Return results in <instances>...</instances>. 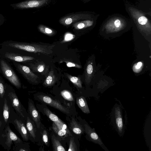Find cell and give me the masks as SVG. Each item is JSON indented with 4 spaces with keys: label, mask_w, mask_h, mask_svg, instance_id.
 <instances>
[{
    "label": "cell",
    "mask_w": 151,
    "mask_h": 151,
    "mask_svg": "<svg viewBox=\"0 0 151 151\" xmlns=\"http://www.w3.org/2000/svg\"><path fill=\"white\" fill-rule=\"evenodd\" d=\"M130 25V19L121 14H115L109 16L104 20L102 27L108 31H117Z\"/></svg>",
    "instance_id": "6da1fadb"
},
{
    "label": "cell",
    "mask_w": 151,
    "mask_h": 151,
    "mask_svg": "<svg viewBox=\"0 0 151 151\" xmlns=\"http://www.w3.org/2000/svg\"><path fill=\"white\" fill-rule=\"evenodd\" d=\"M8 45L13 48L29 52L41 53L45 54L52 53L53 52L52 49L55 46V45H49L14 41L10 42L8 43Z\"/></svg>",
    "instance_id": "7a4b0ae2"
},
{
    "label": "cell",
    "mask_w": 151,
    "mask_h": 151,
    "mask_svg": "<svg viewBox=\"0 0 151 151\" xmlns=\"http://www.w3.org/2000/svg\"><path fill=\"white\" fill-rule=\"evenodd\" d=\"M99 14L94 12H85L81 13L72 14L61 18L59 22L65 26L75 22L81 19H87L99 17Z\"/></svg>",
    "instance_id": "3957f363"
},
{
    "label": "cell",
    "mask_w": 151,
    "mask_h": 151,
    "mask_svg": "<svg viewBox=\"0 0 151 151\" xmlns=\"http://www.w3.org/2000/svg\"><path fill=\"white\" fill-rule=\"evenodd\" d=\"M0 65L2 72L6 78L16 88H20L21 84L19 78L8 63L2 59L0 60Z\"/></svg>",
    "instance_id": "277c9868"
},
{
    "label": "cell",
    "mask_w": 151,
    "mask_h": 151,
    "mask_svg": "<svg viewBox=\"0 0 151 151\" xmlns=\"http://www.w3.org/2000/svg\"><path fill=\"white\" fill-rule=\"evenodd\" d=\"M112 122L120 136L124 134V129L122 109L120 106L116 104L111 112Z\"/></svg>",
    "instance_id": "5b68a950"
},
{
    "label": "cell",
    "mask_w": 151,
    "mask_h": 151,
    "mask_svg": "<svg viewBox=\"0 0 151 151\" xmlns=\"http://www.w3.org/2000/svg\"><path fill=\"white\" fill-rule=\"evenodd\" d=\"M48 0H26L10 6L14 9H24L40 7L47 3Z\"/></svg>",
    "instance_id": "8992f818"
},
{
    "label": "cell",
    "mask_w": 151,
    "mask_h": 151,
    "mask_svg": "<svg viewBox=\"0 0 151 151\" xmlns=\"http://www.w3.org/2000/svg\"><path fill=\"white\" fill-rule=\"evenodd\" d=\"M84 128L85 132L86 133L89 141L99 145L105 151H109L96 133L94 128H91L87 123L84 124Z\"/></svg>",
    "instance_id": "52a82bcc"
},
{
    "label": "cell",
    "mask_w": 151,
    "mask_h": 151,
    "mask_svg": "<svg viewBox=\"0 0 151 151\" xmlns=\"http://www.w3.org/2000/svg\"><path fill=\"white\" fill-rule=\"evenodd\" d=\"M14 65L18 70L29 82L32 83H37L38 76L34 74L29 67L19 63H15Z\"/></svg>",
    "instance_id": "ba28073f"
},
{
    "label": "cell",
    "mask_w": 151,
    "mask_h": 151,
    "mask_svg": "<svg viewBox=\"0 0 151 151\" xmlns=\"http://www.w3.org/2000/svg\"><path fill=\"white\" fill-rule=\"evenodd\" d=\"M37 97L42 102L59 110L65 114H69L70 113V111L67 108L62 105L59 102L53 99L49 96L40 95L38 96Z\"/></svg>",
    "instance_id": "9c48e42d"
},
{
    "label": "cell",
    "mask_w": 151,
    "mask_h": 151,
    "mask_svg": "<svg viewBox=\"0 0 151 151\" xmlns=\"http://www.w3.org/2000/svg\"><path fill=\"white\" fill-rule=\"evenodd\" d=\"M8 96L10 100L13 107L17 114L20 117L24 118V108L15 93L13 91H10L8 93Z\"/></svg>",
    "instance_id": "30bf717a"
},
{
    "label": "cell",
    "mask_w": 151,
    "mask_h": 151,
    "mask_svg": "<svg viewBox=\"0 0 151 151\" xmlns=\"http://www.w3.org/2000/svg\"><path fill=\"white\" fill-rule=\"evenodd\" d=\"M5 131V143L9 149L13 143L15 144L23 142L22 140L12 130L8 125L6 127Z\"/></svg>",
    "instance_id": "8fae6325"
},
{
    "label": "cell",
    "mask_w": 151,
    "mask_h": 151,
    "mask_svg": "<svg viewBox=\"0 0 151 151\" xmlns=\"http://www.w3.org/2000/svg\"><path fill=\"white\" fill-rule=\"evenodd\" d=\"M12 123L20 134L23 139L25 141H27L29 140V134L24 123L18 119L13 120Z\"/></svg>",
    "instance_id": "7c38bea8"
},
{
    "label": "cell",
    "mask_w": 151,
    "mask_h": 151,
    "mask_svg": "<svg viewBox=\"0 0 151 151\" xmlns=\"http://www.w3.org/2000/svg\"><path fill=\"white\" fill-rule=\"evenodd\" d=\"M28 111L37 127L39 128L41 123L40 116L33 101L30 99H29L28 102Z\"/></svg>",
    "instance_id": "4fadbf2b"
},
{
    "label": "cell",
    "mask_w": 151,
    "mask_h": 151,
    "mask_svg": "<svg viewBox=\"0 0 151 151\" xmlns=\"http://www.w3.org/2000/svg\"><path fill=\"white\" fill-rule=\"evenodd\" d=\"M29 66L33 71L39 73L46 77L48 74L49 67L43 62L38 61L30 63Z\"/></svg>",
    "instance_id": "5bb4252c"
},
{
    "label": "cell",
    "mask_w": 151,
    "mask_h": 151,
    "mask_svg": "<svg viewBox=\"0 0 151 151\" xmlns=\"http://www.w3.org/2000/svg\"><path fill=\"white\" fill-rule=\"evenodd\" d=\"M4 56L9 60L18 62H24L35 59V58L32 57L24 56L12 52L5 53Z\"/></svg>",
    "instance_id": "9a60e30c"
},
{
    "label": "cell",
    "mask_w": 151,
    "mask_h": 151,
    "mask_svg": "<svg viewBox=\"0 0 151 151\" xmlns=\"http://www.w3.org/2000/svg\"><path fill=\"white\" fill-rule=\"evenodd\" d=\"M99 17L85 19L83 21L76 22L73 24V27L77 29H79L92 27L96 23Z\"/></svg>",
    "instance_id": "2e32d148"
},
{
    "label": "cell",
    "mask_w": 151,
    "mask_h": 151,
    "mask_svg": "<svg viewBox=\"0 0 151 151\" xmlns=\"http://www.w3.org/2000/svg\"><path fill=\"white\" fill-rule=\"evenodd\" d=\"M76 103L78 107L83 112L86 114L90 113L87 101L84 97L81 96L77 98Z\"/></svg>",
    "instance_id": "e0dca14e"
},
{
    "label": "cell",
    "mask_w": 151,
    "mask_h": 151,
    "mask_svg": "<svg viewBox=\"0 0 151 151\" xmlns=\"http://www.w3.org/2000/svg\"><path fill=\"white\" fill-rule=\"evenodd\" d=\"M70 125V128L73 132L76 134L80 135L85 132L84 128L73 118L71 119Z\"/></svg>",
    "instance_id": "ac0fdd59"
},
{
    "label": "cell",
    "mask_w": 151,
    "mask_h": 151,
    "mask_svg": "<svg viewBox=\"0 0 151 151\" xmlns=\"http://www.w3.org/2000/svg\"><path fill=\"white\" fill-rule=\"evenodd\" d=\"M57 78L55 75L54 72L52 69L48 73L45 80L43 85L45 86H53L55 83Z\"/></svg>",
    "instance_id": "d6986e66"
},
{
    "label": "cell",
    "mask_w": 151,
    "mask_h": 151,
    "mask_svg": "<svg viewBox=\"0 0 151 151\" xmlns=\"http://www.w3.org/2000/svg\"><path fill=\"white\" fill-rule=\"evenodd\" d=\"M43 111L44 113L47 116L56 124L62 122L56 115L52 113L47 107L44 108Z\"/></svg>",
    "instance_id": "ffe728a7"
},
{
    "label": "cell",
    "mask_w": 151,
    "mask_h": 151,
    "mask_svg": "<svg viewBox=\"0 0 151 151\" xmlns=\"http://www.w3.org/2000/svg\"><path fill=\"white\" fill-rule=\"evenodd\" d=\"M26 127L29 134L34 139L35 137V129L34 123L29 116L27 118Z\"/></svg>",
    "instance_id": "44dd1931"
},
{
    "label": "cell",
    "mask_w": 151,
    "mask_h": 151,
    "mask_svg": "<svg viewBox=\"0 0 151 151\" xmlns=\"http://www.w3.org/2000/svg\"><path fill=\"white\" fill-rule=\"evenodd\" d=\"M51 139L54 151H66L65 148L61 145L57 138L54 135L52 136Z\"/></svg>",
    "instance_id": "7402d4cb"
},
{
    "label": "cell",
    "mask_w": 151,
    "mask_h": 151,
    "mask_svg": "<svg viewBox=\"0 0 151 151\" xmlns=\"http://www.w3.org/2000/svg\"><path fill=\"white\" fill-rule=\"evenodd\" d=\"M10 107L8 104L7 101L6 99L4 101L3 107V115L4 119L6 123L8 121L10 113Z\"/></svg>",
    "instance_id": "603a6c76"
},
{
    "label": "cell",
    "mask_w": 151,
    "mask_h": 151,
    "mask_svg": "<svg viewBox=\"0 0 151 151\" xmlns=\"http://www.w3.org/2000/svg\"><path fill=\"white\" fill-rule=\"evenodd\" d=\"M38 29L41 32L50 36H52L55 34V32L52 29L42 24L38 26Z\"/></svg>",
    "instance_id": "cb8c5ba5"
},
{
    "label": "cell",
    "mask_w": 151,
    "mask_h": 151,
    "mask_svg": "<svg viewBox=\"0 0 151 151\" xmlns=\"http://www.w3.org/2000/svg\"><path fill=\"white\" fill-rule=\"evenodd\" d=\"M52 128L54 132L60 136H63L69 133L67 130L61 128L54 122L52 124Z\"/></svg>",
    "instance_id": "d4e9b609"
},
{
    "label": "cell",
    "mask_w": 151,
    "mask_h": 151,
    "mask_svg": "<svg viewBox=\"0 0 151 151\" xmlns=\"http://www.w3.org/2000/svg\"><path fill=\"white\" fill-rule=\"evenodd\" d=\"M66 76L70 80L76 87L81 88L82 87L81 81L79 78L72 76L68 74Z\"/></svg>",
    "instance_id": "484cf974"
},
{
    "label": "cell",
    "mask_w": 151,
    "mask_h": 151,
    "mask_svg": "<svg viewBox=\"0 0 151 151\" xmlns=\"http://www.w3.org/2000/svg\"><path fill=\"white\" fill-rule=\"evenodd\" d=\"M61 95L64 99L68 101H72L74 100L72 94L68 90L62 91L61 92Z\"/></svg>",
    "instance_id": "4316f807"
},
{
    "label": "cell",
    "mask_w": 151,
    "mask_h": 151,
    "mask_svg": "<svg viewBox=\"0 0 151 151\" xmlns=\"http://www.w3.org/2000/svg\"><path fill=\"white\" fill-rule=\"evenodd\" d=\"M77 146L74 141V139L73 137H71L70 139L68 151H77Z\"/></svg>",
    "instance_id": "83f0119b"
},
{
    "label": "cell",
    "mask_w": 151,
    "mask_h": 151,
    "mask_svg": "<svg viewBox=\"0 0 151 151\" xmlns=\"http://www.w3.org/2000/svg\"><path fill=\"white\" fill-rule=\"evenodd\" d=\"M75 37V36L72 34L67 33L65 35L64 39L62 41V42L63 43L70 41L73 40Z\"/></svg>",
    "instance_id": "f1b7e54d"
},
{
    "label": "cell",
    "mask_w": 151,
    "mask_h": 151,
    "mask_svg": "<svg viewBox=\"0 0 151 151\" xmlns=\"http://www.w3.org/2000/svg\"><path fill=\"white\" fill-rule=\"evenodd\" d=\"M5 92V85L2 81L0 78V97L3 98Z\"/></svg>",
    "instance_id": "f546056e"
},
{
    "label": "cell",
    "mask_w": 151,
    "mask_h": 151,
    "mask_svg": "<svg viewBox=\"0 0 151 151\" xmlns=\"http://www.w3.org/2000/svg\"><path fill=\"white\" fill-rule=\"evenodd\" d=\"M64 62L66 63L67 66L68 67H75L78 68H81L80 65L74 62L67 60H65Z\"/></svg>",
    "instance_id": "4dcf8cb0"
},
{
    "label": "cell",
    "mask_w": 151,
    "mask_h": 151,
    "mask_svg": "<svg viewBox=\"0 0 151 151\" xmlns=\"http://www.w3.org/2000/svg\"><path fill=\"white\" fill-rule=\"evenodd\" d=\"M43 141L45 145H47L48 144V139L47 133L46 130H44L42 132Z\"/></svg>",
    "instance_id": "1f68e13d"
},
{
    "label": "cell",
    "mask_w": 151,
    "mask_h": 151,
    "mask_svg": "<svg viewBox=\"0 0 151 151\" xmlns=\"http://www.w3.org/2000/svg\"><path fill=\"white\" fill-rule=\"evenodd\" d=\"M93 71V67L92 65L91 64H89L88 65L86 68V72L88 74H91Z\"/></svg>",
    "instance_id": "d6a6232c"
},
{
    "label": "cell",
    "mask_w": 151,
    "mask_h": 151,
    "mask_svg": "<svg viewBox=\"0 0 151 151\" xmlns=\"http://www.w3.org/2000/svg\"><path fill=\"white\" fill-rule=\"evenodd\" d=\"M5 19L4 16L0 14V26L4 22Z\"/></svg>",
    "instance_id": "836d02e7"
},
{
    "label": "cell",
    "mask_w": 151,
    "mask_h": 151,
    "mask_svg": "<svg viewBox=\"0 0 151 151\" xmlns=\"http://www.w3.org/2000/svg\"><path fill=\"white\" fill-rule=\"evenodd\" d=\"M142 65V63L141 62H138L136 66L137 69H139Z\"/></svg>",
    "instance_id": "e575fe53"
},
{
    "label": "cell",
    "mask_w": 151,
    "mask_h": 151,
    "mask_svg": "<svg viewBox=\"0 0 151 151\" xmlns=\"http://www.w3.org/2000/svg\"><path fill=\"white\" fill-rule=\"evenodd\" d=\"M91 0H83V1L84 3L88 2V1H90Z\"/></svg>",
    "instance_id": "d590c367"
},
{
    "label": "cell",
    "mask_w": 151,
    "mask_h": 151,
    "mask_svg": "<svg viewBox=\"0 0 151 151\" xmlns=\"http://www.w3.org/2000/svg\"></svg>",
    "instance_id": "8d00e7d4"
}]
</instances>
